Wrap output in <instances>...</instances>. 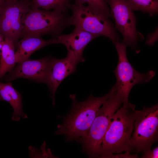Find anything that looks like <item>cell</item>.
I'll return each instance as SVG.
<instances>
[{"label":"cell","instance_id":"12","mask_svg":"<svg viewBox=\"0 0 158 158\" xmlns=\"http://www.w3.org/2000/svg\"><path fill=\"white\" fill-rule=\"evenodd\" d=\"M101 36L80 29L75 28L73 32L69 34L60 35L55 38L58 43L64 44L68 54L70 55L78 63L85 60L83 52L87 45L94 38Z\"/></svg>","mask_w":158,"mask_h":158},{"label":"cell","instance_id":"18","mask_svg":"<svg viewBox=\"0 0 158 158\" xmlns=\"http://www.w3.org/2000/svg\"><path fill=\"white\" fill-rule=\"evenodd\" d=\"M76 3H87L91 8L109 18L111 16L107 0H75Z\"/></svg>","mask_w":158,"mask_h":158},{"label":"cell","instance_id":"6","mask_svg":"<svg viewBox=\"0 0 158 158\" xmlns=\"http://www.w3.org/2000/svg\"><path fill=\"white\" fill-rule=\"evenodd\" d=\"M134 132L129 146L130 152H143L151 149L158 139V105L136 110Z\"/></svg>","mask_w":158,"mask_h":158},{"label":"cell","instance_id":"5","mask_svg":"<svg viewBox=\"0 0 158 158\" xmlns=\"http://www.w3.org/2000/svg\"><path fill=\"white\" fill-rule=\"evenodd\" d=\"M73 15L68 17L69 25L76 28L94 34L104 36L112 42L119 41L115 28L109 18L88 6L75 3L70 8Z\"/></svg>","mask_w":158,"mask_h":158},{"label":"cell","instance_id":"17","mask_svg":"<svg viewBox=\"0 0 158 158\" xmlns=\"http://www.w3.org/2000/svg\"><path fill=\"white\" fill-rule=\"evenodd\" d=\"M134 11H140L150 16L158 12V0H128Z\"/></svg>","mask_w":158,"mask_h":158},{"label":"cell","instance_id":"3","mask_svg":"<svg viewBox=\"0 0 158 158\" xmlns=\"http://www.w3.org/2000/svg\"><path fill=\"white\" fill-rule=\"evenodd\" d=\"M113 87V92L99 109L85 137L80 142L83 151L89 157L99 158L102 140L111 118L123 103L121 93L115 87Z\"/></svg>","mask_w":158,"mask_h":158},{"label":"cell","instance_id":"15","mask_svg":"<svg viewBox=\"0 0 158 158\" xmlns=\"http://www.w3.org/2000/svg\"><path fill=\"white\" fill-rule=\"evenodd\" d=\"M1 84L8 93L12 102V107L14 111L12 114V119L18 121L20 119V117L23 118H27L28 117L27 114L23 111V103L21 94L14 89L10 82H8L7 83L1 82Z\"/></svg>","mask_w":158,"mask_h":158},{"label":"cell","instance_id":"21","mask_svg":"<svg viewBox=\"0 0 158 158\" xmlns=\"http://www.w3.org/2000/svg\"><path fill=\"white\" fill-rule=\"evenodd\" d=\"M157 29L152 34H150L147 39L146 43L152 46L157 39Z\"/></svg>","mask_w":158,"mask_h":158},{"label":"cell","instance_id":"10","mask_svg":"<svg viewBox=\"0 0 158 158\" xmlns=\"http://www.w3.org/2000/svg\"><path fill=\"white\" fill-rule=\"evenodd\" d=\"M51 57L20 62L6 77L8 82L25 78L46 84Z\"/></svg>","mask_w":158,"mask_h":158},{"label":"cell","instance_id":"2","mask_svg":"<svg viewBox=\"0 0 158 158\" xmlns=\"http://www.w3.org/2000/svg\"><path fill=\"white\" fill-rule=\"evenodd\" d=\"M135 106L129 102L114 114L102 140L99 158L123 151L130 152L129 142L136 117Z\"/></svg>","mask_w":158,"mask_h":158},{"label":"cell","instance_id":"14","mask_svg":"<svg viewBox=\"0 0 158 158\" xmlns=\"http://www.w3.org/2000/svg\"><path fill=\"white\" fill-rule=\"evenodd\" d=\"M15 47L12 40L5 39L0 52V79L14 68L16 64Z\"/></svg>","mask_w":158,"mask_h":158},{"label":"cell","instance_id":"23","mask_svg":"<svg viewBox=\"0 0 158 158\" xmlns=\"http://www.w3.org/2000/svg\"><path fill=\"white\" fill-rule=\"evenodd\" d=\"M5 0H0V6L5 1Z\"/></svg>","mask_w":158,"mask_h":158},{"label":"cell","instance_id":"1","mask_svg":"<svg viewBox=\"0 0 158 158\" xmlns=\"http://www.w3.org/2000/svg\"><path fill=\"white\" fill-rule=\"evenodd\" d=\"M114 90L112 87L107 94L99 97L90 95L82 102L77 100L75 94L70 95L72 102L70 110L63 117V123L57 125L55 134L64 136L66 142L80 143L85 137L99 109Z\"/></svg>","mask_w":158,"mask_h":158},{"label":"cell","instance_id":"24","mask_svg":"<svg viewBox=\"0 0 158 158\" xmlns=\"http://www.w3.org/2000/svg\"><path fill=\"white\" fill-rule=\"evenodd\" d=\"M13 0H21V1H25V0H5L6 1H13Z\"/></svg>","mask_w":158,"mask_h":158},{"label":"cell","instance_id":"11","mask_svg":"<svg viewBox=\"0 0 158 158\" xmlns=\"http://www.w3.org/2000/svg\"><path fill=\"white\" fill-rule=\"evenodd\" d=\"M77 64L68 54L62 59L51 57L46 84L50 92L53 105L55 103L54 97L59 85L66 78L75 72Z\"/></svg>","mask_w":158,"mask_h":158},{"label":"cell","instance_id":"25","mask_svg":"<svg viewBox=\"0 0 158 158\" xmlns=\"http://www.w3.org/2000/svg\"><path fill=\"white\" fill-rule=\"evenodd\" d=\"M0 100L2 101L1 99V98L0 97Z\"/></svg>","mask_w":158,"mask_h":158},{"label":"cell","instance_id":"9","mask_svg":"<svg viewBox=\"0 0 158 158\" xmlns=\"http://www.w3.org/2000/svg\"><path fill=\"white\" fill-rule=\"evenodd\" d=\"M107 2L115 20V28L122 34L123 42L138 53V42L144 37L137 30L136 17L128 0H107Z\"/></svg>","mask_w":158,"mask_h":158},{"label":"cell","instance_id":"13","mask_svg":"<svg viewBox=\"0 0 158 158\" xmlns=\"http://www.w3.org/2000/svg\"><path fill=\"white\" fill-rule=\"evenodd\" d=\"M58 44L55 38L44 40L40 37L28 36L22 38L16 45L15 53L16 63L28 59L35 51L48 45Z\"/></svg>","mask_w":158,"mask_h":158},{"label":"cell","instance_id":"20","mask_svg":"<svg viewBox=\"0 0 158 158\" xmlns=\"http://www.w3.org/2000/svg\"><path fill=\"white\" fill-rule=\"evenodd\" d=\"M137 154H131L129 152H126L123 154H112L109 155L108 158H138Z\"/></svg>","mask_w":158,"mask_h":158},{"label":"cell","instance_id":"4","mask_svg":"<svg viewBox=\"0 0 158 158\" xmlns=\"http://www.w3.org/2000/svg\"><path fill=\"white\" fill-rule=\"evenodd\" d=\"M68 17L55 10L51 11L30 7L25 17L20 37L49 34L55 38L69 25Z\"/></svg>","mask_w":158,"mask_h":158},{"label":"cell","instance_id":"7","mask_svg":"<svg viewBox=\"0 0 158 158\" xmlns=\"http://www.w3.org/2000/svg\"><path fill=\"white\" fill-rule=\"evenodd\" d=\"M113 42L118 56V63L114 71L116 82L114 86L121 93L123 103H126L128 102V96L132 87L137 84L149 82L155 76V72L151 70L145 73H142L137 71L128 61L126 45L119 41Z\"/></svg>","mask_w":158,"mask_h":158},{"label":"cell","instance_id":"22","mask_svg":"<svg viewBox=\"0 0 158 158\" xmlns=\"http://www.w3.org/2000/svg\"><path fill=\"white\" fill-rule=\"evenodd\" d=\"M5 39L4 36L0 33V51L3 44Z\"/></svg>","mask_w":158,"mask_h":158},{"label":"cell","instance_id":"8","mask_svg":"<svg viewBox=\"0 0 158 158\" xmlns=\"http://www.w3.org/2000/svg\"><path fill=\"white\" fill-rule=\"evenodd\" d=\"M29 0L5 1L0 6V33L15 47L20 37L25 19L30 9Z\"/></svg>","mask_w":158,"mask_h":158},{"label":"cell","instance_id":"19","mask_svg":"<svg viewBox=\"0 0 158 158\" xmlns=\"http://www.w3.org/2000/svg\"><path fill=\"white\" fill-rule=\"evenodd\" d=\"M142 158H158V146L152 150L151 149L147 150L143 152Z\"/></svg>","mask_w":158,"mask_h":158},{"label":"cell","instance_id":"16","mask_svg":"<svg viewBox=\"0 0 158 158\" xmlns=\"http://www.w3.org/2000/svg\"><path fill=\"white\" fill-rule=\"evenodd\" d=\"M72 0H32L30 2V7L42 8L48 11L53 9L62 13L70 8Z\"/></svg>","mask_w":158,"mask_h":158}]
</instances>
